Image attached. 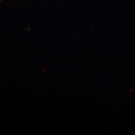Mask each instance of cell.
<instances>
[{
    "label": "cell",
    "mask_w": 135,
    "mask_h": 135,
    "mask_svg": "<svg viewBox=\"0 0 135 135\" xmlns=\"http://www.w3.org/2000/svg\"><path fill=\"white\" fill-rule=\"evenodd\" d=\"M2 1V0H0V3H1V2Z\"/></svg>",
    "instance_id": "cell-1"
}]
</instances>
